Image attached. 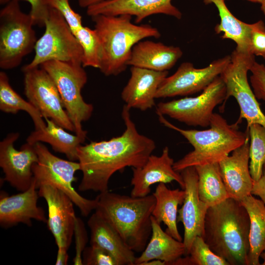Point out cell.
<instances>
[{"label":"cell","mask_w":265,"mask_h":265,"mask_svg":"<svg viewBox=\"0 0 265 265\" xmlns=\"http://www.w3.org/2000/svg\"><path fill=\"white\" fill-rule=\"evenodd\" d=\"M130 110L126 105L123 106L122 117L126 129L121 135L78 148V160L82 173L80 191H108L109 180L115 173L127 167H142L155 149L154 141L138 132Z\"/></svg>","instance_id":"cell-1"},{"label":"cell","mask_w":265,"mask_h":265,"mask_svg":"<svg viewBox=\"0 0 265 265\" xmlns=\"http://www.w3.org/2000/svg\"><path fill=\"white\" fill-rule=\"evenodd\" d=\"M250 219L240 201L229 198L209 208L203 238L230 265H247Z\"/></svg>","instance_id":"cell-2"},{"label":"cell","mask_w":265,"mask_h":265,"mask_svg":"<svg viewBox=\"0 0 265 265\" xmlns=\"http://www.w3.org/2000/svg\"><path fill=\"white\" fill-rule=\"evenodd\" d=\"M95 212L117 231L127 246L134 252H142L152 233L153 194L141 197L121 195L108 190L96 197Z\"/></svg>","instance_id":"cell-3"},{"label":"cell","mask_w":265,"mask_h":265,"mask_svg":"<svg viewBox=\"0 0 265 265\" xmlns=\"http://www.w3.org/2000/svg\"><path fill=\"white\" fill-rule=\"evenodd\" d=\"M159 122L179 132L192 146L193 150L174 162L175 171L180 172L191 166L218 163L231 152L242 145L249 136L248 129L239 130L238 123L229 124L221 115L213 113L210 128L205 130H184L158 114Z\"/></svg>","instance_id":"cell-4"},{"label":"cell","mask_w":265,"mask_h":265,"mask_svg":"<svg viewBox=\"0 0 265 265\" xmlns=\"http://www.w3.org/2000/svg\"><path fill=\"white\" fill-rule=\"evenodd\" d=\"M132 17L127 14L91 17L102 48L99 69L106 76L118 75L126 69L132 49L138 42L160 37L158 28L148 24H134Z\"/></svg>","instance_id":"cell-5"},{"label":"cell","mask_w":265,"mask_h":265,"mask_svg":"<svg viewBox=\"0 0 265 265\" xmlns=\"http://www.w3.org/2000/svg\"><path fill=\"white\" fill-rule=\"evenodd\" d=\"M19 1L10 0L0 11V67L3 70L18 66L37 40L32 19L21 10Z\"/></svg>","instance_id":"cell-6"},{"label":"cell","mask_w":265,"mask_h":265,"mask_svg":"<svg viewBox=\"0 0 265 265\" xmlns=\"http://www.w3.org/2000/svg\"><path fill=\"white\" fill-rule=\"evenodd\" d=\"M54 82L65 109L74 125L75 133L86 135L82 123L91 117L93 106L85 102L81 90L87 81L86 73L81 64L58 60L46 61L40 66Z\"/></svg>","instance_id":"cell-7"},{"label":"cell","mask_w":265,"mask_h":265,"mask_svg":"<svg viewBox=\"0 0 265 265\" xmlns=\"http://www.w3.org/2000/svg\"><path fill=\"white\" fill-rule=\"evenodd\" d=\"M34 145L38 161L33 164L32 170L37 189L44 185L57 188L71 199L83 216H87L95 210L97 199L84 198L74 189L73 184L77 180L75 174L80 170L79 162L56 157L41 142H38Z\"/></svg>","instance_id":"cell-8"},{"label":"cell","mask_w":265,"mask_h":265,"mask_svg":"<svg viewBox=\"0 0 265 265\" xmlns=\"http://www.w3.org/2000/svg\"><path fill=\"white\" fill-rule=\"evenodd\" d=\"M45 30L36 43L35 55L22 71L40 66L50 60L80 63L82 65L83 51L63 16L50 7L45 21Z\"/></svg>","instance_id":"cell-9"},{"label":"cell","mask_w":265,"mask_h":265,"mask_svg":"<svg viewBox=\"0 0 265 265\" xmlns=\"http://www.w3.org/2000/svg\"><path fill=\"white\" fill-rule=\"evenodd\" d=\"M226 98V86L219 76L199 95L160 102L157 105L156 112L188 126L207 127L214 108L223 104V109Z\"/></svg>","instance_id":"cell-10"},{"label":"cell","mask_w":265,"mask_h":265,"mask_svg":"<svg viewBox=\"0 0 265 265\" xmlns=\"http://www.w3.org/2000/svg\"><path fill=\"white\" fill-rule=\"evenodd\" d=\"M230 56V62L220 75L226 86V102L230 97L237 101L240 109V115L237 121L238 124L244 119L247 127L257 123L265 128V115L247 78L248 72L255 61V56L236 49Z\"/></svg>","instance_id":"cell-11"},{"label":"cell","mask_w":265,"mask_h":265,"mask_svg":"<svg viewBox=\"0 0 265 265\" xmlns=\"http://www.w3.org/2000/svg\"><path fill=\"white\" fill-rule=\"evenodd\" d=\"M24 93L28 101L41 113L65 130L75 132L58 90L49 75L42 68L23 71Z\"/></svg>","instance_id":"cell-12"},{"label":"cell","mask_w":265,"mask_h":265,"mask_svg":"<svg viewBox=\"0 0 265 265\" xmlns=\"http://www.w3.org/2000/svg\"><path fill=\"white\" fill-rule=\"evenodd\" d=\"M230 60L231 56L227 55L203 68H196L189 62L182 63L172 75L164 79L156 98L187 96L203 91L220 75Z\"/></svg>","instance_id":"cell-13"},{"label":"cell","mask_w":265,"mask_h":265,"mask_svg":"<svg viewBox=\"0 0 265 265\" xmlns=\"http://www.w3.org/2000/svg\"><path fill=\"white\" fill-rule=\"evenodd\" d=\"M20 136L11 132L0 142V166L4 180L17 190L23 192L30 186L33 179L32 166L38 161L34 145L27 142L17 150L14 143Z\"/></svg>","instance_id":"cell-14"},{"label":"cell","mask_w":265,"mask_h":265,"mask_svg":"<svg viewBox=\"0 0 265 265\" xmlns=\"http://www.w3.org/2000/svg\"><path fill=\"white\" fill-rule=\"evenodd\" d=\"M39 196L46 200L48 209L47 225L57 247L68 250L74 234L76 216L74 203L62 191L49 185L38 188Z\"/></svg>","instance_id":"cell-15"},{"label":"cell","mask_w":265,"mask_h":265,"mask_svg":"<svg viewBox=\"0 0 265 265\" xmlns=\"http://www.w3.org/2000/svg\"><path fill=\"white\" fill-rule=\"evenodd\" d=\"M185 183V197L178 210L177 222L184 228L183 242L188 255L192 242L197 236L203 237L205 217L209 206L202 201L198 192V174L194 166L187 167L180 172Z\"/></svg>","instance_id":"cell-16"},{"label":"cell","mask_w":265,"mask_h":265,"mask_svg":"<svg viewBox=\"0 0 265 265\" xmlns=\"http://www.w3.org/2000/svg\"><path fill=\"white\" fill-rule=\"evenodd\" d=\"M173 159L169 155L168 147H165L160 156L151 154L143 166L132 168L131 196L141 197L151 192V186L156 183L167 184L175 181L184 189L185 183L180 172L175 170Z\"/></svg>","instance_id":"cell-17"},{"label":"cell","mask_w":265,"mask_h":265,"mask_svg":"<svg viewBox=\"0 0 265 265\" xmlns=\"http://www.w3.org/2000/svg\"><path fill=\"white\" fill-rule=\"evenodd\" d=\"M172 0H106L86 8L91 17L97 15L117 16L130 15L140 23L147 17L162 14L182 18L181 12L171 3Z\"/></svg>","instance_id":"cell-18"},{"label":"cell","mask_w":265,"mask_h":265,"mask_svg":"<svg viewBox=\"0 0 265 265\" xmlns=\"http://www.w3.org/2000/svg\"><path fill=\"white\" fill-rule=\"evenodd\" d=\"M249 136L245 142L218 162L229 198L241 201L251 194L253 186L249 170Z\"/></svg>","instance_id":"cell-19"},{"label":"cell","mask_w":265,"mask_h":265,"mask_svg":"<svg viewBox=\"0 0 265 265\" xmlns=\"http://www.w3.org/2000/svg\"><path fill=\"white\" fill-rule=\"evenodd\" d=\"M34 180L28 189L16 195L8 196L1 192L0 199V224L8 228L19 223L29 226L31 219L47 223L43 209L37 206L39 197Z\"/></svg>","instance_id":"cell-20"},{"label":"cell","mask_w":265,"mask_h":265,"mask_svg":"<svg viewBox=\"0 0 265 265\" xmlns=\"http://www.w3.org/2000/svg\"><path fill=\"white\" fill-rule=\"evenodd\" d=\"M131 76L121 92V98L129 108L145 111L155 106L158 89L168 74L167 71H156L131 66Z\"/></svg>","instance_id":"cell-21"},{"label":"cell","mask_w":265,"mask_h":265,"mask_svg":"<svg viewBox=\"0 0 265 265\" xmlns=\"http://www.w3.org/2000/svg\"><path fill=\"white\" fill-rule=\"evenodd\" d=\"M182 55L183 52L179 47L143 40L133 47L128 64L156 71H167Z\"/></svg>","instance_id":"cell-22"},{"label":"cell","mask_w":265,"mask_h":265,"mask_svg":"<svg viewBox=\"0 0 265 265\" xmlns=\"http://www.w3.org/2000/svg\"><path fill=\"white\" fill-rule=\"evenodd\" d=\"M90 230V245L100 247L110 253L118 265H134V252L124 241L117 231L104 218L94 212L87 221Z\"/></svg>","instance_id":"cell-23"},{"label":"cell","mask_w":265,"mask_h":265,"mask_svg":"<svg viewBox=\"0 0 265 265\" xmlns=\"http://www.w3.org/2000/svg\"><path fill=\"white\" fill-rule=\"evenodd\" d=\"M151 238L144 250L136 257L134 265H142L152 260H159L165 265H172L178 258L185 256L183 241L178 240L162 229L160 224L152 215Z\"/></svg>","instance_id":"cell-24"},{"label":"cell","mask_w":265,"mask_h":265,"mask_svg":"<svg viewBox=\"0 0 265 265\" xmlns=\"http://www.w3.org/2000/svg\"><path fill=\"white\" fill-rule=\"evenodd\" d=\"M43 130L32 132L26 142L34 145L38 142L49 143L55 152L64 154L72 161L78 160V148L84 143L86 135L72 134L48 118Z\"/></svg>","instance_id":"cell-25"},{"label":"cell","mask_w":265,"mask_h":265,"mask_svg":"<svg viewBox=\"0 0 265 265\" xmlns=\"http://www.w3.org/2000/svg\"><path fill=\"white\" fill-rule=\"evenodd\" d=\"M155 205L152 216L160 224L166 226L165 232L176 239L183 241L177 227L178 206L182 205L185 197L184 189H171L165 184L159 183L153 193Z\"/></svg>","instance_id":"cell-26"},{"label":"cell","mask_w":265,"mask_h":265,"mask_svg":"<svg viewBox=\"0 0 265 265\" xmlns=\"http://www.w3.org/2000/svg\"><path fill=\"white\" fill-rule=\"evenodd\" d=\"M241 204L250 219L249 245L247 265H259L261 254L265 250V206L261 199L250 194Z\"/></svg>","instance_id":"cell-27"},{"label":"cell","mask_w":265,"mask_h":265,"mask_svg":"<svg viewBox=\"0 0 265 265\" xmlns=\"http://www.w3.org/2000/svg\"><path fill=\"white\" fill-rule=\"evenodd\" d=\"M206 4L213 3L217 8L220 22L215 26L216 33L222 32L223 39H229L237 45L238 52L253 54L250 50L251 24L244 23L234 16L227 7L225 0H203Z\"/></svg>","instance_id":"cell-28"},{"label":"cell","mask_w":265,"mask_h":265,"mask_svg":"<svg viewBox=\"0 0 265 265\" xmlns=\"http://www.w3.org/2000/svg\"><path fill=\"white\" fill-rule=\"evenodd\" d=\"M194 167L198 177V195L202 201L210 207L229 198L220 174L218 163Z\"/></svg>","instance_id":"cell-29"},{"label":"cell","mask_w":265,"mask_h":265,"mask_svg":"<svg viewBox=\"0 0 265 265\" xmlns=\"http://www.w3.org/2000/svg\"><path fill=\"white\" fill-rule=\"evenodd\" d=\"M0 110L6 113L26 112L31 118L35 130H43L46 126L40 111L28 101L22 98L11 87L7 74L0 72Z\"/></svg>","instance_id":"cell-30"},{"label":"cell","mask_w":265,"mask_h":265,"mask_svg":"<svg viewBox=\"0 0 265 265\" xmlns=\"http://www.w3.org/2000/svg\"><path fill=\"white\" fill-rule=\"evenodd\" d=\"M250 143L249 170L254 181L261 177L265 163V128L255 123L247 127Z\"/></svg>","instance_id":"cell-31"},{"label":"cell","mask_w":265,"mask_h":265,"mask_svg":"<svg viewBox=\"0 0 265 265\" xmlns=\"http://www.w3.org/2000/svg\"><path fill=\"white\" fill-rule=\"evenodd\" d=\"M184 256L177 259L172 265H230L212 251L201 236L195 238L188 255Z\"/></svg>","instance_id":"cell-32"},{"label":"cell","mask_w":265,"mask_h":265,"mask_svg":"<svg viewBox=\"0 0 265 265\" xmlns=\"http://www.w3.org/2000/svg\"><path fill=\"white\" fill-rule=\"evenodd\" d=\"M74 35L83 51V67L99 69L102 58V48L95 29L83 26Z\"/></svg>","instance_id":"cell-33"},{"label":"cell","mask_w":265,"mask_h":265,"mask_svg":"<svg viewBox=\"0 0 265 265\" xmlns=\"http://www.w3.org/2000/svg\"><path fill=\"white\" fill-rule=\"evenodd\" d=\"M48 5L57 10L63 16L74 34L83 25L81 16L71 7L69 0H45Z\"/></svg>","instance_id":"cell-34"},{"label":"cell","mask_w":265,"mask_h":265,"mask_svg":"<svg viewBox=\"0 0 265 265\" xmlns=\"http://www.w3.org/2000/svg\"><path fill=\"white\" fill-rule=\"evenodd\" d=\"M82 257L83 265H118L116 259L110 253L94 245L85 248Z\"/></svg>","instance_id":"cell-35"},{"label":"cell","mask_w":265,"mask_h":265,"mask_svg":"<svg viewBox=\"0 0 265 265\" xmlns=\"http://www.w3.org/2000/svg\"><path fill=\"white\" fill-rule=\"evenodd\" d=\"M249 71L250 83L257 100H262L265 103V66L255 61Z\"/></svg>","instance_id":"cell-36"},{"label":"cell","mask_w":265,"mask_h":265,"mask_svg":"<svg viewBox=\"0 0 265 265\" xmlns=\"http://www.w3.org/2000/svg\"><path fill=\"white\" fill-rule=\"evenodd\" d=\"M250 50L253 55L265 59V25L261 20L251 24Z\"/></svg>","instance_id":"cell-37"},{"label":"cell","mask_w":265,"mask_h":265,"mask_svg":"<svg viewBox=\"0 0 265 265\" xmlns=\"http://www.w3.org/2000/svg\"><path fill=\"white\" fill-rule=\"evenodd\" d=\"M11 0H8V2ZM20 1L21 0H17ZM28 2L31 6L29 12L34 25L44 26L47 18L50 7L45 2V0H22Z\"/></svg>","instance_id":"cell-38"},{"label":"cell","mask_w":265,"mask_h":265,"mask_svg":"<svg viewBox=\"0 0 265 265\" xmlns=\"http://www.w3.org/2000/svg\"><path fill=\"white\" fill-rule=\"evenodd\" d=\"M74 234L76 237V255L74 259V264L83 265L81 256V253L83 252L85 248V245L87 241V236L83 222L78 217L76 222Z\"/></svg>","instance_id":"cell-39"},{"label":"cell","mask_w":265,"mask_h":265,"mask_svg":"<svg viewBox=\"0 0 265 265\" xmlns=\"http://www.w3.org/2000/svg\"><path fill=\"white\" fill-rule=\"evenodd\" d=\"M251 194L259 197L265 206V168L258 181H254Z\"/></svg>","instance_id":"cell-40"},{"label":"cell","mask_w":265,"mask_h":265,"mask_svg":"<svg viewBox=\"0 0 265 265\" xmlns=\"http://www.w3.org/2000/svg\"><path fill=\"white\" fill-rule=\"evenodd\" d=\"M57 253L56 265H66L67 264L69 256L67 254V250L63 247H57Z\"/></svg>","instance_id":"cell-41"},{"label":"cell","mask_w":265,"mask_h":265,"mask_svg":"<svg viewBox=\"0 0 265 265\" xmlns=\"http://www.w3.org/2000/svg\"><path fill=\"white\" fill-rule=\"evenodd\" d=\"M106 0H78L79 4L82 8H87Z\"/></svg>","instance_id":"cell-42"},{"label":"cell","mask_w":265,"mask_h":265,"mask_svg":"<svg viewBox=\"0 0 265 265\" xmlns=\"http://www.w3.org/2000/svg\"><path fill=\"white\" fill-rule=\"evenodd\" d=\"M165 263L159 260H152L144 263L142 265H165Z\"/></svg>","instance_id":"cell-43"},{"label":"cell","mask_w":265,"mask_h":265,"mask_svg":"<svg viewBox=\"0 0 265 265\" xmlns=\"http://www.w3.org/2000/svg\"><path fill=\"white\" fill-rule=\"evenodd\" d=\"M261 9L264 14L265 15V0H263L261 2Z\"/></svg>","instance_id":"cell-44"},{"label":"cell","mask_w":265,"mask_h":265,"mask_svg":"<svg viewBox=\"0 0 265 265\" xmlns=\"http://www.w3.org/2000/svg\"><path fill=\"white\" fill-rule=\"evenodd\" d=\"M260 258H261L263 260L262 264L261 265H265V250L261 254Z\"/></svg>","instance_id":"cell-45"},{"label":"cell","mask_w":265,"mask_h":265,"mask_svg":"<svg viewBox=\"0 0 265 265\" xmlns=\"http://www.w3.org/2000/svg\"><path fill=\"white\" fill-rule=\"evenodd\" d=\"M249 0L253 2H258V3H261V2H262L263 0Z\"/></svg>","instance_id":"cell-46"},{"label":"cell","mask_w":265,"mask_h":265,"mask_svg":"<svg viewBox=\"0 0 265 265\" xmlns=\"http://www.w3.org/2000/svg\"><path fill=\"white\" fill-rule=\"evenodd\" d=\"M8 2V0H0V3L1 4H6Z\"/></svg>","instance_id":"cell-47"},{"label":"cell","mask_w":265,"mask_h":265,"mask_svg":"<svg viewBox=\"0 0 265 265\" xmlns=\"http://www.w3.org/2000/svg\"><path fill=\"white\" fill-rule=\"evenodd\" d=\"M264 168H265V163L264 165Z\"/></svg>","instance_id":"cell-48"}]
</instances>
